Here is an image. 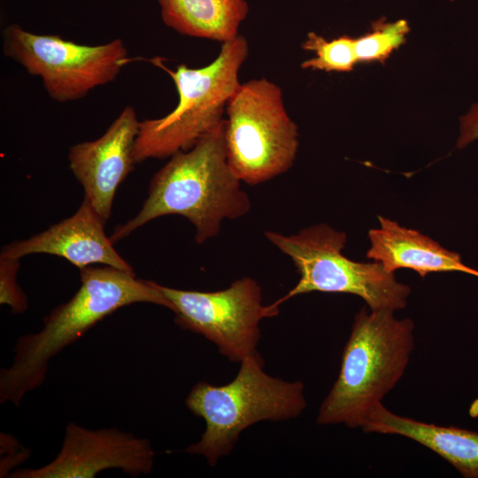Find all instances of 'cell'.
Here are the masks:
<instances>
[{
    "instance_id": "obj_1",
    "label": "cell",
    "mask_w": 478,
    "mask_h": 478,
    "mask_svg": "<svg viewBox=\"0 0 478 478\" xmlns=\"http://www.w3.org/2000/svg\"><path fill=\"white\" fill-rule=\"evenodd\" d=\"M80 277L79 289L43 318L41 330L17 340L12 363L0 372L1 404L19 406L44 382L54 357L117 310L137 303L172 308L155 281L137 279L135 273L90 265L80 269Z\"/></svg>"
},
{
    "instance_id": "obj_2",
    "label": "cell",
    "mask_w": 478,
    "mask_h": 478,
    "mask_svg": "<svg viewBox=\"0 0 478 478\" xmlns=\"http://www.w3.org/2000/svg\"><path fill=\"white\" fill-rule=\"evenodd\" d=\"M241 180L230 167L226 147V120L181 150L152 177L140 212L117 226L110 239L119 242L156 218L177 214L196 229V241L215 237L223 220H235L251 209Z\"/></svg>"
},
{
    "instance_id": "obj_3",
    "label": "cell",
    "mask_w": 478,
    "mask_h": 478,
    "mask_svg": "<svg viewBox=\"0 0 478 478\" xmlns=\"http://www.w3.org/2000/svg\"><path fill=\"white\" fill-rule=\"evenodd\" d=\"M414 324L391 310H360L344 346L340 372L323 400L318 425L362 428L403 376L414 348Z\"/></svg>"
},
{
    "instance_id": "obj_4",
    "label": "cell",
    "mask_w": 478,
    "mask_h": 478,
    "mask_svg": "<svg viewBox=\"0 0 478 478\" xmlns=\"http://www.w3.org/2000/svg\"><path fill=\"white\" fill-rule=\"evenodd\" d=\"M240 364L230 382L216 386L198 382L185 400L188 409L204 420L205 430L184 451L203 456L211 466L231 453L240 434L250 426L297 418L307 405L304 383L269 375L258 353Z\"/></svg>"
},
{
    "instance_id": "obj_5",
    "label": "cell",
    "mask_w": 478,
    "mask_h": 478,
    "mask_svg": "<svg viewBox=\"0 0 478 478\" xmlns=\"http://www.w3.org/2000/svg\"><path fill=\"white\" fill-rule=\"evenodd\" d=\"M247 56V41L238 35L222 42L218 57L200 68L180 65L170 70L159 59L154 60L173 79L179 100L166 116L140 121L133 152L135 164L188 150L217 127L241 84L239 70Z\"/></svg>"
},
{
    "instance_id": "obj_6",
    "label": "cell",
    "mask_w": 478,
    "mask_h": 478,
    "mask_svg": "<svg viewBox=\"0 0 478 478\" xmlns=\"http://www.w3.org/2000/svg\"><path fill=\"white\" fill-rule=\"evenodd\" d=\"M266 237L293 261L300 278L286 295L272 305L279 307L291 297L312 291L353 294L370 310H401L411 289L397 281L380 262H358L342 253L346 234L326 224L285 235L273 231Z\"/></svg>"
},
{
    "instance_id": "obj_7",
    "label": "cell",
    "mask_w": 478,
    "mask_h": 478,
    "mask_svg": "<svg viewBox=\"0 0 478 478\" xmlns=\"http://www.w3.org/2000/svg\"><path fill=\"white\" fill-rule=\"evenodd\" d=\"M226 110L227 161L242 181L259 184L292 166L298 131L280 87L266 78L240 84Z\"/></svg>"
},
{
    "instance_id": "obj_8",
    "label": "cell",
    "mask_w": 478,
    "mask_h": 478,
    "mask_svg": "<svg viewBox=\"0 0 478 478\" xmlns=\"http://www.w3.org/2000/svg\"><path fill=\"white\" fill-rule=\"evenodd\" d=\"M2 41L4 54L40 77L49 96L58 103L79 100L112 82L127 62V50L120 38L85 45L10 24L3 30Z\"/></svg>"
},
{
    "instance_id": "obj_9",
    "label": "cell",
    "mask_w": 478,
    "mask_h": 478,
    "mask_svg": "<svg viewBox=\"0 0 478 478\" xmlns=\"http://www.w3.org/2000/svg\"><path fill=\"white\" fill-rule=\"evenodd\" d=\"M156 285L172 305L174 322L212 342L231 362L258 353L260 321L279 313V307L262 304L261 287L250 277L211 292Z\"/></svg>"
},
{
    "instance_id": "obj_10",
    "label": "cell",
    "mask_w": 478,
    "mask_h": 478,
    "mask_svg": "<svg viewBox=\"0 0 478 478\" xmlns=\"http://www.w3.org/2000/svg\"><path fill=\"white\" fill-rule=\"evenodd\" d=\"M155 451L146 438L117 428L89 429L70 422L58 455L43 466L20 468L12 478H92L106 469L130 476L149 474Z\"/></svg>"
},
{
    "instance_id": "obj_11",
    "label": "cell",
    "mask_w": 478,
    "mask_h": 478,
    "mask_svg": "<svg viewBox=\"0 0 478 478\" xmlns=\"http://www.w3.org/2000/svg\"><path fill=\"white\" fill-rule=\"evenodd\" d=\"M140 121L133 106H126L99 138L70 147L69 167L84 189L85 198L106 221L115 193L132 171Z\"/></svg>"
},
{
    "instance_id": "obj_12",
    "label": "cell",
    "mask_w": 478,
    "mask_h": 478,
    "mask_svg": "<svg viewBox=\"0 0 478 478\" xmlns=\"http://www.w3.org/2000/svg\"><path fill=\"white\" fill-rule=\"evenodd\" d=\"M104 222L84 197L73 216L27 239L4 246L0 258H20L45 253L64 258L80 269L102 264L134 273L106 236Z\"/></svg>"
},
{
    "instance_id": "obj_13",
    "label": "cell",
    "mask_w": 478,
    "mask_h": 478,
    "mask_svg": "<svg viewBox=\"0 0 478 478\" xmlns=\"http://www.w3.org/2000/svg\"><path fill=\"white\" fill-rule=\"evenodd\" d=\"M379 222L380 227L368 232L371 246L366 258L380 262L387 271L408 268L422 278L436 272H462L478 277V270L465 265L459 253L432 238L388 218L379 217Z\"/></svg>"
},
{
    "instance_id": "obj_14",
    "label": "cell",
    "mask_w": 478,
    "mask_h": 478,
    "mask_svg": "<svg viewBox=\"0 0 478 478\" xmlns=\"http://www.w3.org/2000/svg\"><path fill=\"white\" fill-rule=\"evenodd\" d=\"M366 433L397 435L427 447L449 462L465 478H478V432L443 427L397 415L382 404L371 412Z\"/></svg>"
},
{
    "instance_id": "obj_15",
    "label": "cell",
    "mask_w": 478,
    "mask_h": 478,
    "mask_svg": "<svg viewBox=\"0 0 478 478\" xmlns=\"http://www.w3.org/2000/svg\"><path fill=\"white\" fill-rule=\"evenodd\" d=\"M164 23L176 32L225 42L238 36L244 0H158Z\"/></svg>"
},
{
    "instance_id": "obj_16",
    "label": "cell",
    "mask_w": 478,
    "mask_h": 478,
    "mask_svg": "<svg viewBox=\"0 0 478 478\" xmlns=\"http://www.w3.org/2000/svg\"><path fill=\"white\" fill-rule=\"evenodd\" d=\"M302 48L315 53L314 58L301 64L304 69L345 73L352 71L358 63L355 38L349 35H342L328 41L310 32Z\"/></svg>"
},
{
    "instance_id": "obj_17",
    "label": "cell",
    "mask_w": 478,
    "mask_h": 478,
    "mask_svg": "<svg viewBox=\"0 0 478 478\" xmlns=\"http://www.w3.org/2000/svg\"><path fill=\"white\" fill-rule=\"evenodd\" d=\"M409 31L405 19L387 22L382 18L374 22L368 33L355 38L358 62H384L405 42Z\"/></svg>"
},
{
    "instance_id": "obj_18",
    "label": "cell",
    "mask_w": 478,
    "mask_h": 478,
    "mask_svg": "<svg viewBox=\"0 0 478 478\" xmlns=\"http://www.w3.org/2000/svg\"><path fill=\"white\" fill-rule=\"evenodd\" d=\"M19 258H0V303L10 306L15 313L24 312L27 298L18 284Z\"/></svg>"
},
{
    "instance_id": "obj_19",
    "label": "cell",
    "mask_w": 478,
    "mask_h": 478,
    "mask_svg": "<svg viewBox=\"0 0 478 478\" xmlns=\"http://www.w3.org/2000/svg\"><path fill=\"white\" fill-rule=\"evenodd\" d=\"M478 140V103L474 104L468 112L460 118V133L457 147L461 149Z\"/></svg>"
}]
</instances>
